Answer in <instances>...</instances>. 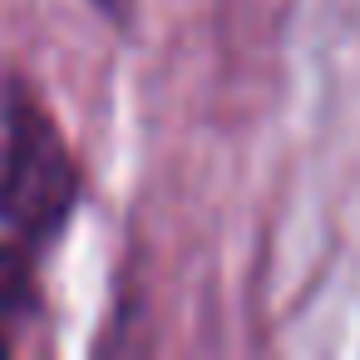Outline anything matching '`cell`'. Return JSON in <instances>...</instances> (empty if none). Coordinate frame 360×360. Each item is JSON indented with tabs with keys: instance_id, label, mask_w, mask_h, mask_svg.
I'll return each instance as SVG.
<instances>
[{
	"instance_id": "cell-1",
	"label": "cell",
	"mask_w": 360,
	"mask_h": 360,
	"mask_svg": "<svg viewBox=\"0 0 360 360\" xmlns=\"http://www.w3.org/2000/svg\"><path fill=\"white\" fill-rule=\"evenodd\" d=\"M79 198L84 173L65 129L15 65H0V227L45 252L70 227Z\"/></svg>"
},
{
	"instance_id": "cell-2",
	"label": "cell",
	"mask_w": 360,
	"mask_h": 360,
	"mask_svg": "<svg viewBox=\"0 0 360 360\" xmlns=\"http://www.w3.org/2000/svg\"><path fill=\"white\" fill-rule=\"evenodd\" d=\"M45 321L40 252L6 237L0 242V360H11Z\"/></svg>"
},
{
	"instance_id": "cell-3",
	"label": "cell",
	"mask_w": 360,
	"mask_h": 360,
	"mask_svg": "<svg viewBox=\"0 0 360 360\" xmlns=\"http://www.w3.org/2000/svg\"><path fill=\"white\" fill-rule=\"evenodd\" d=\"M89 6H94L109 25H119V30H124V25L134 20V6H139V0H89Z\"/></svg>"
}]
</instances>
